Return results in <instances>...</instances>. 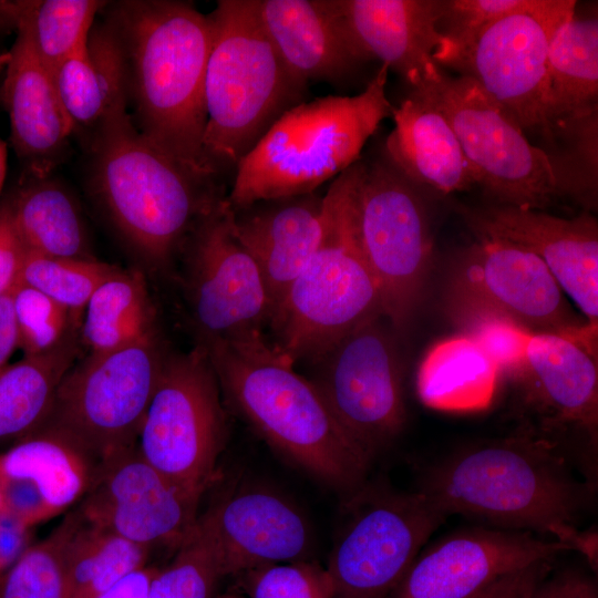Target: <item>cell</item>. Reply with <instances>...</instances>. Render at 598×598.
I'll return each mask as SVG.
<instances>
[{
	"instance_id": "6da1fadb",
	"label": "cell",
	"mask_w": 598,
	"mask_h": 598,
	"mask_svg": "<svg viewBox=\"0 0 598 598\" xmlns=\"http://www.w3.org/2000/svg\"><path fill=\"white\" fill-rule=\"evenodd\" d=\"M199 343L227 400L275 448L337 489L351 494L363 485L372 456L261 330Z\"/></svg>"
},
{
	"instance_id": "7a4b0ae2",
	"label": "cell",
	"mask_w": 598,
	"mask_h": 598,
	"mask_svg": "<svg viewBox=\"0 0 598 598\" xmlns=\"http://www.w3.org/2000/svg\"><path fill=\"white\" fill-rule=\"evenodd\" d=\"M112 21L126 52L138 131L194 176L215 183L203 156L209 16L185 1H125Z\"/></svg>"
},
{
	"instance_id": "3957f363",
	"label": "cell",
	"mask_w": 598,
	"mask_h": 598,
	"mask_svg": "<svg viewBox=\"0 0 598 598\" xmlns=\"http://www.w3.org/2000/svg\"><path fill=\"white\" fill-rule=\"evenodd\" d=\"M419 491L446 516L535 530L567 546L589 496L557 445L532 434L457 451L430 468Z\"/></svg>"
},
{
	"instance_id": "277c9868",
	"label": "cell",
	"mask_w": 598,
	"mask_h": 598,
	"mask_svg": "<svg viewBox=\"0 0 598 598\" xmlns=\"http://www.w3.org/2000/svg\"><path fill=\"white\" fill-rule=\"evenodd\" d=\"M208 16L203 156L217 179L235 174L279 117L306 101L308 85L280 59L260 21L257 0H220Z\"/></svg>"
},
{
	"instance_id": "5b68a950",
	"label": "cell",
	"mask_w": 598,
	"mask_h": 598,
	"mask_svg": "<svg viewBox=\"0 0 598 598\" xmlns=\"http://www.w3.org/2000/svg\"><path fill=\"white\" fill-rule=\"evenodd\" d=\"M388 71L381 65L357 95L306 100L283 113L237 165L229 207L315 193L358 162L368 140L393 114Z\"/></svg>"
},
{
	"instance_id": "8992f818",
	"label": "cell",
	"mask_w": 598,
	"mask_h": 598,
	"mask_svg": "<svg viewBox=\"0 0 598 598\" xmlns=\"http://www.w3.org/2000/svg\"><path fill=\"white\" fill-rule=\"evenodd\" d=\"M93 185L115 227L150 265L166 266L220 198L136 128L128 113L96 130Z\"/></svg>"
},
{
	"instance_id": "52a82bcc",
	"label": "cell",
	"mask_w": 598,
	"mask_h": 598,
	"mask_svg": "<svg viewBox=\"0 0 598 598\" xmlns=\"http://www.w3.org/2000/svg\"><path fill=\"white\" fill-rule=\"evenodd\" d=\"M358 169L359 161L329 185L321 244L269 320L275 348L293 363L313 361L367 319L383 316L379 286L358 237Z\"/></svg>"
},
{
	"instance_id": "ba28073f",
	"label": "cell",
	"mask_w": 598,
	"mask_h": 598,
	"mask_svg": "<svg viewBox=\"0 0 598 598\" xmlns=\"http://www.w3.org/2000/svg\"><path fill=\"white\" fill-rule=\"evenodd\" d=\"M413 91L445 115L475 184L501 205L540 210L563 196L587 200L569 163L534 146L472 79L442 71L439 81Z\"/></svg>"
},
{
	"instance_id": "9c48e42d",
	"label": "cell",
	"mask_w": 598,
	"mask_h": 598,
	"mask_svg": "<svg viewBox=\"0 0 598 598\" xmlns=\"http://www.w3.org/2000/svg\"><path fill=\"white\" fill-rule=\"evenodd\" d=\"M166 357L155 330L123 348L90 353L65 373L39 429L66 437L99 464L136 446Z\"/></svg>"
},
{
	"instance_id": "30bf717a",
	"label": "cell",
	"mask_w": 598,
	"mask_h": 598,
	"mask_svg": "<svg viewBox=\"0 0 598 598\" xmlns=\"http://www.w3.org/2000/svg\"><path fill=\"white\" fill-rule=\"evenodd\" d=\"M383 155L359 159L354 214L360 246L379 286L382 312L395 329L412 318L433 257L423 197Z\"/></svg>"
},
{
	"instance_id": "8fae6325",
	"label": "cell",
	"mask_w": 598,
	"mask_h": 598,
	"mask_svg": "<svg viewBox=\"0 0 598 598\" xmlns=\"http://www.w3.org/2000/svg\"><path fill=\"white\" fill-rule=\"evenodd\" d=\"M574 0H532L464 42H442L439 66L472 79L522 127L550 140L546 121L547 60L553 38L575 17Z\"/></svg>"
},
{
	"instance_id": "7c38bea8",
	"label": "cell",
	"mask_w": 598,
	"mask_h": 598,
	"mask_svg": "<svg viewBox=\"0 0 598 598\" xmlns=\"http://www.w3.org/2000/svg\"><path fill=\"white\" fill-rule=\"evenodd\" d=\"M226 434L220 386L203 344L167 355L137 448L158 472L200 498Z\"/></svg>"
},
{
	"instance_id": "4fadbf2b",
	"label": "cell",
	"mask_w": 598,
	"mask_h": 598,
	"mask_svg": "<svg viewBox=\"0 0 598 598\" xmlns=\"http://www.w3.org/2000/svg\"><path fill=\"white\" fill-rule=\"evenodd\" d=\"M349 495L326 567L333 598H390L447 516L420 491L362 485Z\"/></svg>"
},
{
	"instance_id": "5bb4252c",
	"label": "cell",
	"mask_w": 598,
	"mask_h": 598,
	"mask_svg": "<svg viewBox=\"0 0 598 598\" xmlns=\"http://www.w3.org/2000/svg\"><path fill=\"white\" fill-rule=\"evenodd\" d=\"M384 319H367L311 361L318 369L311 381L372 457L406 420L401 365Z\"/></svg>"
},
{
	"instance_id": "9a60e30c",
	"label": "cell",
	"mask_w": 598,
	"mask_h": 598,
	"mask_svg": "<svg viewBox=\"0 0 598 598\" xmlns=\"http://www.w3.org/2000/svg\"><path fill=\"white\" fill-rule=\"evenodd\" d=\"M456 262L448 308L499 312L532 333L554 332L582 339L588 323L573 313L563 290L544 261L506 239L475 234Z\"/></svg>"
},
{
	"instance_id": "2e32d148",
	"label": "cell",
	"mask_w": 598,
	"mask_h": 598,
	"mask_svg": "<svg viewBox=\"0 0 598 598\" xmlns=\"http://www.w3.org/2000/svg\"><path fill=\"white\" fill-rule=\"evenodd\" d=\"M188 297L199 339L261 330L272 307L258 265L236 238L231 210L220 198L193 231Z\"/></svg>"
},
{
	"instance_id": "e0dca14e",
	"label": "cell",
	"mask_w": 598,
	"mask_h": 598,
	"mask_svg": "<svg viewBox=\"0 0 598 598\" xmlns=\"http://www.w3.org/2000/svg\"><path fill=\"white\" fill-rule=\"evenodd\" d=\"M199 498L140 453L137 445L103 460L78 512L89 524L147 548H177L193 529Z\"/></svg>"
},
{
	"instance_id": "ac0fdd59",
	"label": "cell",
	"mask_w": 598,
	"mask_h": 598,
	"mask_svg": "<svg viewBox=\"0 0 598 598\" xmlns=\"http://www.w3.org/2000/svg\"><path fill=\"white\" fill-rule=\"evenodd\" d=\"M567 550L530 532L463 529L420 553L390 598H471L511 571Z\"/></svg>"
},
{
	"instance_id": "d6986e66",
	"label": "cell",
	"mask_w": 598,
	"mask_h": 598,
	"mask_svg": "<svg viewBox=\"0 0 598 598\" xmlns=\"http://www.w3.org/2000/svg\"><path fill=\"white\" fill-rule=\"evenodd\" d=\"M475 234L514 243L539 257L587 318L598 327V225L588 213L563 218L537 209L496 205L466 209Z\"/></svg>"
},
{
	"instance_id": "ffe728a7",
	"label": "cell",
	"mask_w": 598,
	"mask_h": 598,
	"mask_svg": "<svg viewBox=\"0 0 598 598\" xmlns=\"http://www.w3.org/2000/svg\"><path fill=\"white\" fill-rule=\"evenodd\" d=\"M97 466L66 437L39 429L0 454L1 509L29 527L53 518L83 498Z\"/></svg>"
},
{
	"instance_id": "44dd1931",
	"label": "cell",
	"mask_w": 598,
	"mask_h": 598,
	"mask_svg": "<svg viewBox=\"0 0 598 598\" xmlns=\"http://www.w3.org/2000/svg\"><path fill=\"white\" fill-rule=\"evenodd\" d=\"M363 62L377 60L413 90L440 80L439 0H330Z\"/></svg>"
},
{
	"instance_id": "7402d4cb",
	"label": "cell",
	"mask_w": 598,
	"mask_h": 598,
	"mask_svg": "<svg viewBox=\"0 0 598 598\" xmlns=\"http://www.w3.org/2000/svg\"><path fill=\"white\" fill-rule=\"evenodd\" d=\"M197 522L219 553L227 576L300 561L310 548L303 516L282 497L262 489L230 495Z\"/></svg>"
},
{
	"instance_id": "603a6c76",
	"label": "cell",
	"mask_w": 598,
	"mask_h": 598,
	"mask_svg": "<svg viewBox=\"0 0 598 598\" xmlns=\"http://www.w3.org/2000/svg\"><path fill=\"white\" fill-rule=\"evenodd\" d=\"M230 210L233 231L260 269L272 315L321 244L327 218L324 197L315 192L258 200Z\"/></svg>"
},
{
	"instance_id": "cb8c5ba5",
	"label": "cell",
	"mask_w": 598,
	"mask_h": 598,
	"mask_svg": "<svg viewBox=\"0 0 598 598\" xmlns=\"http://www.w3.org/2000/svg\"><path fill=\"white\" fill-rule=\"evenodd\" d=\"M4 75L2 100L9 115L12 146L31 178L49 177L74 125L50 70L22 31L17 30Z\"/></svg>"
},
{
	"instance_id": "d4e9b609",
	"label": "cell",
	"mask_w": 598,
	"mask_h": 598,
	"mask_svg": "<svg viewBox=\"0 0 598 598\" xmlns=\"http://www.w3.org/2000/svg\"><path fill=\"white\" fill-rule=\"evenodd\" d=\"M513 379L549 424L576 426L596 439L597 352L585 343L561 333H533L524 363Z\"/></svg>"
},
{
	"instance_id": "484cf974",
	"label": "cell",
	"mask_w": 598,
	"mask_h": 598,
	"mask_svg": "<svg viewBox=\"0 0 598 598\" xmlns=\"http://www.w3.org/2000/svg\"><path fill=\"white\" fill-rule=\"evenodd\" d=\"M257 10L283 64L301 83H338L363 63L330 0H257Z\"/></svg>"
},
{
	"instance_id": "4316f807",
	"label": "cell",
	"mask_w": 598,
	"mask_h": 598,
	"mask_svg": "<svg viewBox=\"0 0 598 598\" xmlns=\"http://www.w3.org/2000/svg\"><path fill=\"white\" fill-rule=\"evenodd\" d=\"M384 154L419 188L447 195L472 188V169L445 115L420 93L394 107Z\"/></svg>"
},
{
	"instance_id": "83f0119b",
	"label": "cell",
	"mask_w": 598,
	"mask_h": 598,
	"mask_svg": "<svg viewBox=\"0 0 598 598\" xmlns=\"http://www.w3.org/2000/svg\"><path fill=\"white\" fill-rule=\"evenodd\" d=\"M51 74L74 128L99 130L127 113V58L112 20L92 28L85 42Z\"/></svg>"
},
{
	"instance_id": "f1b7e54d",
	"label": "cell",
	"mask_w": 598,
	"mask_h": 598,
	"mask_svg": "<svg viewBox=\"0 0 598 598\" xmlns=\"http://www.w3.org/2000/svg\"><path fill=\"white\" fill-rule=\"evenodd\" d=\"M598 115V22L576 16L551 40L547 60L546 121L560 127Z\"/></svg>"
},
{
	"instance_id": "f546056e",
	"label": "cell",
	"mask_w": 598,
	"mask_h": 598,
	"mask_svg": "<svg viewBox=\"0 0 598 598\" xmlns=\"http://www.w3.org/2000/svg\"><path fill=\"white\" fill-rule=\"evenodd\" d=\"M499 369L466 334L435 343L420 363L416 389L433 409L472 411L486 408L496 391Z\"/></svg>"
},
{
	"instance_id": "4dcf8cb0",
	"label": "cell",
	"mask_w": 598,
	"mask_h": 598,
	"mask_svg": "<svg viewBox=\"0 0 598 598\" xmlns=\"http://www.w3.org/2000/svg\"><path fill=\"white\" fill-rule=\"evenodd\" d=\"M17 229L28 251L61 258H90L82 217L58 183L31 178L10 202Z\"/></svg>"
},
{
	"instance_id": "1f68e13d",
	"label": "cell",
	"mask_w": 598,
	"mask_h": 598,
	"mask_svg": "<svg viewBox=\"0 0 598 598\" xmlns=\"http://www.w3.org/2000/svg\"><path fill=\"white\" fill-rule=\"evenodd\" d=\"M74 350L66 341L38 357H23L0 371V441L25 437L45 422Z\"/></svg>"
},
{
	"instance_id": "d6a6232c",
	"label": "cell",
	"mask_w": 598,
	"mask_h": 598,
	"mask_svg": "<svg viewBox=\"0 0 598 598\" xmlns=\"http://www.w3.org/2000/svg\"><path fill=\"white\" fill-rule=\"evenodd\" d=\"M150 550L86 523L79 513L64 549L66 598H96L128 574L145 567Z\"/></svg>"
},
{
	"instance_id": "836d02e7",
	"label": "cell",
	"mask_w": 598,
	"mask_h": 598,
	"mask_svg": "<svg viewBox=\"0 0 598 598\" xmlns=\"http://www.w3.org/2000/svg\"><path fill=\"white\" fill-rule=\"evenodd\" d=\"M83 338L91 353L123 348L153 332V311L144 276L117 269L93 292L85 309Z\"/></svg>"
},
{
	"instance_id": "e575fe53",
	"label": "cell",
	"mask_w": 598,
	"mask_h": 598,
	"mask_svg": "<svg viewBox=\"0 0 598 598\" xmlns=\"http://www.w3.org/2000/svg\"><path fill=\"white\" fill-rule=\"evenodd\" d=\"M101 7L95 0L0 1V17L27 35L51 72L85 42Z\"/></svg>"
},
{
	"instance_id": "d590c367",
	"label": "cell",
	"mask_w": 598,
	"mask_h": 598,
	"mask_svg": "<svg viewBox=\"0 0 598 598\" xmlns=\"http://www.w3.org/2000/svg\"><path fill=\"white\" fill-rule=\"evenodd\" d=\"M118 268L93 258H61L27 251L20 280L79 317L95 289Z\"/></svg>"
},
{
	"instance_id": "8d00e7d4",
	"label": "cell",
	"mask_w": 598,
	"mask_h": 598,
	"mask_svg": "<svg viewBox=\"0 0 598 598\" xmlns=\"http://www.w3.org/2000/svg\"><path fill=\"white\" fill-rule=\"evenodd\" d=\"M79 518L78 511L42 542L30 546L0 579V598H66L64 549Z\"/></svg>"
},
{
	"instance_id": "74e56055",
	"label": "cell",
	"mask_w": 598,
	"mask_h": 598,
	"mask_svg": "<svg viewBox=\"0 0 598 598\" xmlns=\"http://www.w3.org/2000/svg\"><path fill=\"white\" fill-rule=\"evenodd\" d=\"M225 576L219 553L196 520L171 564L157 568L148 598H212L217 582Z\"/></svg>"
},
{
	"instance_id": "f35d334b",
	"label": "cell",
	"mask_w": 598,
	"mask_h": 598,
	"mask_svg": "<svg viewBox=\"0 0 598 598\" xmlns=\"http://www.w3.org/2000/svg\"><path fill=\"white\" fill-rule=\"evenodd\" d=\"M19 348L24 357L50 353L66 340L72 316L48 296L18 282L11 291Z\"/></svg>"
},
{
	"instance_id": "ab89813d",
	"label": "cell",
	"mask_w": 598,
	"mask_h": 598,
	"mask_svg": "<svg viewBox=\"0 0 598 598\" xmlns=\"http://www.w3.org/2000/svg\"><path fill=\"white\" fill-rule=\"evenodd\" d=\"M464 333L475 340L509 378L520 370L532 332L513 319L487 309L450 310Z\"/></svg>"
},
{
	"instance_id": "60d3db41",
	"label": "cell",
	"mask_w": 598,
	"mask_h": 598,
	"mask_svg": "<svg viewBox=\"0 0 598 598\" xmlns=\"http://www.w3.org/2000/svg\"><path fill=\"white\" fill-rule=\"evenodd\" d=\"M245 575L250 598H333L327 569L313 561L276 564Z\"/></svg>"
},
{
	"instance_id": "b9f144b4",
	"label": "cell",
	"mask_w": 598,
	"mask_h": 598,
	"mask_svg": "<svg viewBox=\"0 0 598 598\" xmlns=\"http://www.w3.org/2000/svg\"><path fill=\"white\" fill-rule=\"evenodd\" d=\"M532 0H439L436 29L442 42L461 43Z\"/></svg>"
},
{
	"instance_id": "7bdbcfd3",
	"label": "cell",
	"mask_w": 598,
	"mask_h": 598,
	"mask_svg": "<svg viewBox=\"0 0 598 598\" xmlns=\"http://www.w3.org/2000/svg\"><path fill=\"white\" fill-rule=\"evenodd\" d=\"M27 247L17 229L10 202L0 205V297L20 280Z\"/></svg>"
},
{
	"instance_id": "ee69618b",
	"label": "cell",
	"mask_w": 598,
	"mask_h": 598,
	"mask_svg": "<svg viewBox=\"0 0 598 598\" xmlns=\"http://www.w3.org/2000/svg\"><path fill=\"white\" fill-rule=\"evenodd\" d=\"M553 560H539L511 571L471 598H529L536 587L550 574Z\"/></svg>"
},
{
	"instance_id": "f6af8a7d",
	"label": "cell",
	"mask_w": 598,
	"mask_h": 598,
	"mask_svg": "<svg viewBox=\"0 0 598 598\" xmlns=\"http://www.w3.org/2000/svg\"><path fill=\"white\" fill-rule=\"evenodd\" d=\"M529 598H598L596 580L576 569L548 575Z\"/></svg>"
},
{
	"instance_id": "bcb514c9",
	"label": "cell",
	"mask_w": 598,
	"mask_h": 598,
	"mask_svg": "<svg viewBox=\"0 0 598 598\" xmlns=\"http://www.w3.org/2000/svg\"><path fill=\"white\" fill-rule=\"evenodd\" d=\"M30 529L9 513L0 511V574L30 547Z\"/></svg>"
},
{
	"instance_id": "7dc6e473",
	"label": "cell",
	"mask_w": 598,
	"mask_h": 598,
	"mask_svg": "<svg viewBox=\"0 0 598 598\" xmlns=\"http://www.w3.org/2000/svg\"><path fill=\"white\" fill-rule=\"evenodd\" d=\"M157 568L145 566L114 584L96 598H148L150 586Z\"/></svg>"
},
{
	"instance_id": "c3c4849f",
	"label": "cell",
	"mask_w": 598,
	"mask_h": 598,
	"mask_svg": "<svg viewBox=\"0 0 598 598\" xmlns=\"http://www.w3.org/2000/svg\"><path fill=\"white\" fill-rule=\"evenodd\" d=\"M19 348V338L11 292L0 297V371Z\"/></svg>"
},
{
	"instance_id": "681fc988",
	"label": "cell",
	"mask_w": 598,
	"mask_h": 598,
	"mask_svg": "<svg viewBox=\"0 0 598 598\" xmlns=\"http://www.w3.org/2000/svg\"><path fill=\"white\" fill-rule=\"evenodd\" d=\"M7 158H8L7 146L4 142L0 138V192L2 189L4 179H6Z\"/></svg>"
},
{
	"instance_id": "f907efd6",
	"label": "cell",
	"mask_w": 598,
	"mask_h": 598,
	"mask_svg": "<svg viewBox=\"0 0 598 598\" xmlns=\"http://www.w3.org/2000/svg\"><path fill=\"white\" fill-rule=\"evenodd\" d=\"M8 60H9V51H3L0 49V73L6 69Z\"/></svg>"
},
{
	"instance_id": "816d5d0a",
	"label": "cell",
	"mask_w": 598,
	"mask_h": 598,
	"mask_svg": "<svg viewBox=\"0 0 598 598\" xmlns=\"http://www.w3.org/2000/svg\"><path fill=\"white\" fill-rule=\"evenodd\" d=\"M220 598H243V597H239L236 595H225V596H221Z\"/></svg>"
},
{
	"instance_id": "f5cc1de1",
	"label": "cell",
	"mask_w": 598,
	"mask_h": 598,
	"mask_svg": "<svg viewBox=\"0 0 598 598\" xmlns=\"http://www.w3.org/2000/svg\"><path fill=\"white\" fill-rule=\"evenodd\" d=\"M2 508L1 492H0V511Z\"/></svg>"
},
{
	"instance_id": "db71d44e",
	"label": "cell",
	"mask_w": 598,
	"mask_h": 598,
	"mask_svg": "<svg viewBox=\"0 0 598 598\" xmlns=\"http://www.w3.org/2000/svg\"><path fill=\"white\" fill-rule=\"evenodd\" d=\"M0 25H6L1 17H0Z\"/></svg>"
}]
</instances>
